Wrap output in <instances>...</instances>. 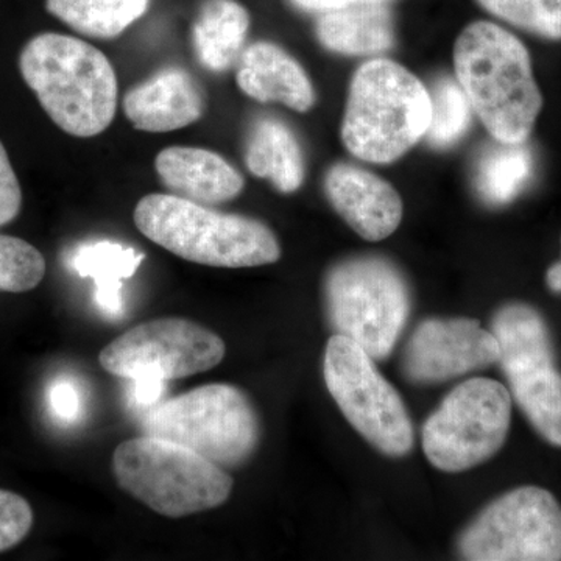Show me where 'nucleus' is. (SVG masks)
I'll return each instance as SVG.
<instances>
[{
    "mask_svg": "<svg viewBox=\"0 0 561 561\" xmlns=\"http://www.w3.org/2000/svg\"><path fill=\"white\" fill-rule=\"evenodd\" d=\"M454 69L491 138L527 142L542 110V95L522 41L493 22H472L454 46Z\"/></svg>",
    "mask_w": 561,
    "mask_h": 561,
    "instance_id": "1",
    "label": "nucleus"
},
{
    "mask_svg": "<svg viewBox=\"0 0 561 561\" xmlns=\"http://www.w3.org/2000/svg\"><path fill=\"white\" fill-rule=\"evenodd\" d=\"M20 69L47 116L68 135L92 138L114 121L116 72L87 41L41 33L22 49Z\"/></svg>",
    "mask_w": 561,
    "mask_h": 561,
    "instance_id": "2",
    "label": "nucleus"
},
{
    "mask_svg": "<svg viewBox=\"0 0 561 561\" xmlns=\"http://www.w3.org/2000/svg\"><path fill=\"white\" fill-rule=\"evenodd\" d=\"M135 224L151 242L181 260L221 268L260 267L280 257L267 225L172 194H150L136 205Z\"/></svg>",
    "mask_w": 561,
    "mask_h": 561,
    "instance_id": "3",
    "label": "nucleus"
},
{
    "mask_svg": "<svg viewBox=\"0 0 561 561\" xmlns=\"http://www.w3.org/2000/svg\"><path fill=\"white\" fill-rule=\"evenodd\" d=\"M430 124V91L404 66L373 58L356 70L342 122L351 154L390 164L426 136Z\"/></svg>",
    "mask_w": 561,
    "mask_h": 561,
    "instance_id": "4",
    "label": "nucleus"
},
{
    "mask_svg": "<svg viewBox=\"0 0 561 561\" xmlns=\"http://www.w3.org/2000/svg\"><path fill=\"white\" fill-rule=\"evenodd\" d=\"M113 470L122 490L168 518L219 507L232 490L231 476L219 465L150 435L121 443Z\"/></svg>",
    "mask_w": 561,
    "mask_h": 561,
    "instance_id": "5",
    "label": "nucleus"
},
{
    "mask_svg": "<svg viewBox=\"0 0 561 561\" xmlns=\"http://www.w3.org/2000/svg\"><path fill=\"white\" fill-rule=\"evenodd\" d=\"M144 435L186 446L220 468L241 467L260 445L256 409L241 389L209 383L158 402L144 415Z\"/></svg>",
    "mask_w": 561,
    "mask_h": 561,
    "instance_id": "6",
    "label": "nucleus"
},
{
    "mask_svg": "<svg viewBox=\"0 0 561 561\" xmlns=\"http://www.w3.org/2000/svg\"><path fill=\"white\" fill-rule=\"evenodd\" d=\"M324 301L335 334L348 337L373 359L390 356L411 313V291L386 257H351L324 279Z\"/></svg>",
    "mask_w": 561,
    "mask_h": 561,
    "instance_id": "7",
    "label": "nucleus"
},
{
    "mask_svg": "<svg viewBox=\"0 0 561 561\" xmlns=\"http://www.w3.org/2000/svg\"><path fill=\"white\" fill-rule=\"evenodd\" d=\"M491 332L500 343L497 364L513 400L534 430L561 448V373L541 313L524 302H511L494 313Z\"/></svg>",
    "mask_w": 561,
    "mask_h": 561,
    "instance_id": "8",
    "label": "nucleus"
},
{
    "mask_svg": "<svg viewBox=\"0 0 561 561\" xmlns=\"http://www.w3.org/2000/svg\"><path fill=\"white\" fill-rule=\"evenodd\" d=\"M511 421L512 394L504 383L468 379L424 423V454L437 470H470L500 453Z\"/></svg>",
    "mask_w": 561,
    "mask_h": 561,
    "instance_id": "9",
    "label": "nucleus"
},
{
    "mask_svg": "<svg viewBox=\"0 0 561 561\" xmlns=\"http://www.w3.org/2000/svg\"><path fill=\"white\" fill-rule=\"evenodd\" d=\"M324 382L346 421L382 454L402 457L413 446L404 401L356 342L334 334L323 360Z\"/></svg>",
    "mask_w": 561,
    "mask_h": 561,
    "instance_id": "10",
    "label": "nucleus"
},
{
    "mask_svg": "<svg viewBox=\"0 0 561 561\" xmlns=\"http://www.w3.org/2000/svg\"><path fill=\"white\" fill-rule=\"evenodd\" d=\"M457 548L471 561H559L560 502L540 486L508 491L472 519Z\"/></svg>",
    "mask_w": 561,
    "mask_h": 561,
    "instance_id": "11",
    "label": "nucleus"
},
{
    "mask_svg": "<svg viewBox=\"0 0 561 561\" xmlns=\"http://www.w3.org/2000/svg\"><path fill=\"white\" fill-rule=\"evenodd\" d=\"M216 332L194 321L160 319L131 328L102 350L101 365L122 379L158 378L169 382L208 371L225 357Z\"/></svg>",
    "mask_w": 561,
    "mask_h": 561,
    "instance_id": "12",
    "label": "nucleus"
},
{
    "mask_svg": "<svg viewBox=\"0 0 561 561\" xmlns=\"http://www.w3.org/2000/svg\"><path fill=\"white\" fill-rule=\"evenodd\" d=\"M493 332L478 320L431 319L416 327L402 357V371L416 383L445 382L500 362Z\"/></svg>",
    "mask_w": 561,
    "mask_h": 561,
    "instance_id": "13",
    "label": "nucleus"
},
{
    "mask_svg": "<svg viewBox=\"0 0 561 561\" xmlns=\"http://www.w3.org/2000/svg\"><path fill=\"white\" fill-rule=\"evenodd\" d=\"M324 192L339 216L367 241H382L400 227V194L375 173L339 162L324 176Z\"/></svg>",
    "mask_w": 561,
    "mask_h": 561,
    "instance_id": "14",
    "label": "nucleus"
},
{
    "mask_svg": "<svg viewBox=\"0 0 561 561\" xmlns=\"http://www.w3.org/2000/svg\"><path fill=\"white\" fill-rule=\"evenodd\" d=\"M203 95L187 70L171 66L131 88L124 111L133 127L149 133L180 130L201 119Z\"/></svg>",
    "mask_w": 561,
    "mask_h": 561,
    "instance_id": "15",
    "label": "nucleus"
},
{
    "mask_svg": "<svg viewBox=\"0 0 561 561\" xmlns=\"http://www.w3.org/2000/svg\"><path fill=\"white\" fill-rule=\"evenodd\" d=\"M161 183L172 195L213 206L238 197L245 186L241 172L216 151L169 147L154 161Z\"/></svg>",
    "mask_w": 561,
    "mask_h": 561,
    "instance_id": "16",
    "label": "nucleus"
},
{
    "mask_svg": "<svg viewBox=\"0 0 561 561\" xmlns=\"http://www.w3.org/2000/svg\"><path fill=\"white\" fill-rule=\"evenodd\" d=\"M236 80L243 94L261 103H283L298 113H306L316 103V91L300 62L267 41L243 49Z\"/></svg>",
    "mask_w": 561,
    "mask_h": 561,
    "instance_id": "17",
    "label": "nucleus"
},
{
    "mask_svg": "<svg viewBox=\"0 0 561 561\" xmlns=\"http://www.w3.org/2000/svg\"><path fill=\"white\" fill-rule=\"evenodd\" d=\"M316 35L324 49L348 57H368L393 49V13L389 2H362L320 13Z\"/></svg>",
    "mask_w": 561,
    "mask_h": 561,
    "instance_id": "18",
    "label": "nucleus"
},
{
    "mask_svg": "<svg viewBox=\"0 0 561 561\" xmlns=\"http://www.w3.org/2000/svg\"><path fill=\"white\" fill-rule=\"evenodd\" d=\"M142 260L140 251L111 241L83 242L68 254V265L77 275L94 279L95 305L113 320L125 313L124 279L135 275Z\"/></svg>",
    "mask_w": 561,
    "mask_h": 561,
    "instance_id": "19",
    "label": "nucleus"
},
{
    "mask_svg": "<svg viewBox=\"0 0 561 561\" xmlns=\"http://www.w3.org/2000/svg\"><path fill=\"white\" fill-rule=\"evenodd\" d=\"M249 31V11L238 0H205L192 28L197 60L213 72L231 69L245 49Z\"/></svg>",
    "mask_w": 561,
    "mask_h": 561,
    "instance_id": "20",
    "label": "nucleus"
},
{
    "mask_svg": "<svg viewBox=\"0 0 561 561\" xmlns=\"http://www.w3.org/2000/svg\"><path fill=\"white\" fill-rule=\"evenodd\" d=\"M245 162L257 179L271 181L283 194H291L305 181V158L295 133L275 117H261L251 127Z\"/></svg>",
    "mask_w": 561,
    "mask_h": 561,
    "instance_id": "21",
    "label": "nucleus"
},
{
    "mask_svg": "<svg viewBox=\"0 0 561 561\" xmlns=\"http://www.w3.org/2000/svg\"><path fill=\"white\" fill-rule=\"evenodd\" d=\"M151 0H46V9L72 31L111 39L127 31L150 9Z\"/></svg>",
    "mask_w": 561,
    "mask_h": 561,
    "instance_id": "22",
    "label": "nucleus"
},
{
    "mask_svg": "<svg viewBox=\"0 0 561 561\" xmlns=\"http://www.w3.org/2000/svg\"><path fill=\"white\" fill-rule=\"evenodd\" d=\"M534 171L530 150L524 144L497 142L486 147L476 165V191L491 206L507 205L526 187Z\"/></svg>",
    "mask_w": 561,
    "mask_h": 561,
    "instance_id": "23",
    "label": "nucleus"
},
{
    "mask_svg": "<svg viewBox=\"0 0 561 561\" xmlns=\"http://www.w3.org/2000/svg\"><path fill=\"white\" fill-rule=\"evenodd\" d=\"M431 124L424 139L435 149H446L468 131L472 108L459 81L442 77L430 91Z\"/></svg>",
    "mask_w": 561,
    "mask_h": 561,
    "instance_id": "24",
    "label": "nucleus"
},
{
    "mask_svg": "<svg viewBox=\"0 0 561 561\" xmlns=\"http://www.w3.org/2000/svg\"><path fill=\"white\" fill-rule=\"evenodd\" d=\"M478 3L524 32L561 41V0H478Z\"/></svg>",
    "mask_w": 561,
    "mask_h": 561,
    "instance_id": "25",
    "label": "nucleus"
},
{
    "mask_svg": "<svg viewBox=\"0 0 561 561\" xmlns=\"http://www.w3.org/2000/svg\"><path fill=\"white\" fill-rule=\"evenodd\" d=\"M46 260L38 249L13 236L0 234V291L22 294L39 286Z\"/></svg>",
    "mask_w": 561,
    "mask_h": 561,
    "instance_id": "26",
    "label": "nucleus"
},
{
    "mask_svg": "<svg viewBox=\"0 0 561 561\" xmlns=\"http://www.w3.org/2000/svg\"><path fill=\"white\" fill-rule=\"evenodd\" d=\"M32 526L31 504L13 491L0 490V552L20 545Z\"/></svg>",
    "mask_w": 561,
    "mask_h": 561,
    "instance_id": "27",
    "label": "nucleus"
},
{
    "mask_svg": "<svg viewBox=\"0 0 561 561\" xmlns=\"http://www.w3.org/2000/svg\"><path fill=\"white\" fill-rule=\"evenodd\" d=\"M22 206V191L11 168L9 153L0 142V227L16 219Z\"/></svg>",
    "mask_w": 561,
    "mask_h": 561,
    "instance_id": "28",
    "label": "nucleus"
},
{
    "mask_svg": "<svg viewBox=\"0 0 561 561\" xmlns=\"http://www.w3.org/2000/svg\"><path fill=\"white\" fill-rule=\"evenodd\" d=\"M49 409L55 419L72 423L80 415V394L68 379H57L47 393Z\"/></svg>",
    "mask_w": 561,
    "mask_h": 561,
    "instance_id": "29",
    "label": "nucleus"
},
{
    "mask_svg": "<svg viewBox=\"0 0 561 561\" xmlns=\"http://www.w3.org/2000/svg\"><path fill=\"white\" fill-rule=\"evenodd\" d=\"M165 383L168 382L158 378L131 379L130 386H128V400H130L131 405L149 411L150 408L161 402Z\"/></svg>",
    "mask_w": 561,
    "mask_h": 561,
    "instance_id": "30",
    "label": "nucleus"
},
{
    "mask_svg": "<svg viewBox=\"0 0 561 561\" xmlns=\"http://www.w3.org/2000/svg\"><path fill=\"white\" fill-rule=\"evenodd\" d=\"M295 9L306 11V13H324V11L342 9V7L353 5L362 2H389V0H289Z\"/></svg>",
    "mask_w": 561,
    "mask_h": 561,
    "instance_id": "31",
    "label": "nucleus"
},
{
    "mask_svg": "<svg viewBox=\"0 0 561 561\" xmlns=\"http://www.w3.org/2000/svg\"><path fill=\"white\" fill-rule=\"evenodd\" d=\"M546 283H548L549 289L556 291V294H561V261L556 262L549 268L548 275H546Z\"/></svg>",
    "mask_w": 561,
    "mask_h": 561,
    "instance_id": "32",
    "label": "nucleus"
}]
</instances>
